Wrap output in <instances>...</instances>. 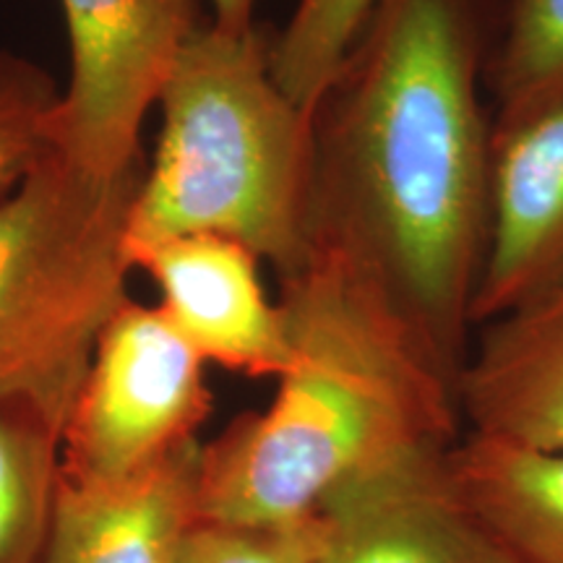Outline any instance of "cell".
<instances>
[{
    "label": "cell",
    "mask_w": 563,
    "mask_h": 563,
    "mask_svg": "<svg viewBox=\"0 0 563 563\" xmlns=\"http://www.w3.org/2000/svg\"><path fill=\"white\" fill-rule=\"evenodd\" d=\"M70 81L58 95L51 150L100 178L141 157V125L159 100L188 37L203 24L199 0H60Z\"/></svg>",
    "instance_id": "cell-6"
},
{
    "label": "cell",
    "mask_w": 563,
    "mask_h": 563,
    "mask_svg": "<svg viewBox=\"0 0 563 563\" xmlns=\"http://www.w3.org/2000/svg\"><path fill=\"white\" fill-rule=\"evenodd\" d=\"M144 159L100 178L47 150L0 199V402L63 433L97 342L129 300Z\"/></svg>",
    "instance_id": "cell-4"
},
{
    "label": "cell",
    "mask_w": 563,
    "mask_h": 563,
    "mask_svg": "<svg viewBox=\"0 0 563 563\" xmlns=\"http://www.w3.org/2000/svg\"><path fill=\"white\" fill-rule=\"evenodd\" d=\"M378 3L382 0H298L285 30L274 32V81L308 115Z\"/></svg>",
    "instance_id": "cell-15"
},
{
    "label": "cell",
    "mask_w": 563,
    "mask_h": 563,
    "mask_svg": "<svg viewBox=\"0 0 563 563\" xmlns=\"http://www.w3.org/2000/svg\"><path fill=\"white\" fill-rule=\"evenodd\" d=\"M279 282L290 361L264 412L201 443V522H300L342 485L462 435L456 382L368 272L313 251Z\"/></svg>",
    "instance_id": "cell-2"
},
{
    "label": "cell",
    "mask_w": 563,
    "mask_h": 563,
    "mask_svg": "<svg viewBox=\"0 0 563 563\" xmlns=\"http://www.w3.org/2000/svg\"><path fill=\"white\" fill-rule=\"evenodd\" d=\"M563 279V100L490 131L488 243L473 327L525 306Z\"/></svg>",
    "instance_id": "cell-8"
},
{
    "label": "cell",
    "mask_w": 563,
    "mask_h": 563,
    "mask_svg": "<svg viewBox=\"0 0 563 563\" xmlns=\"http://www.w3.org/2000/svg\"><path fill=\"white\" fill-rule=\"evenodd\" d=\"M209 412L207 361L159 306L125 300L70 405L60 467L74 481H125L199 441Z\"/></svg>",
    "instance_id": "cell-5"
},
{
    "label": "cell",
    "mask_w": 563,
    "mask_h": 563,
    "mask_svg": "<svg viewBox=\"0 0 563 563\" xmlns=\"http://www.w3.org/2000/svg\"><path fill=\"white\" fill-rule=\"evenodd\" d=\"M201 441L115 483L63 473L42 563H178L199 514Z\"/></svg>",
    "instance_id": "cell-10"
},
{
    "label": "cell",
    "mask_w": 563,
    "mask_h": 563,
    "mask_svg": "<svg viewBox=\"0 0 563 563\" xmlns=\"http://www.w3.org/2000/svg\"><path fill=\"white\" fill-rule=\"evenodd\" d=\"M323 543L321 517L290 525L199 522L178 563H316Z\"/></svg>",
    "instance_id": "cell-17"
},
{
    "label": "cell",
    "mask_w": 563,
    "mask_h": 563,
    "mask_svg": "<svg viewBox=\"0 0 563 563\" xmlns=\"http://www.w3.org/2000/svg\"><path fill=\"white\" fill-rule=\"evenodd\" d=\"M456 399L470 433L563 452V279L477 327Z\"/></svg>",
    "instance_id": "cell-11"
},
{
    "label": "cell",
    "mask_w": 563,
    "mask_h": 563,
    "mask_svg": "<svg viewBox=\"0 0 563 563\" xmlns=\"http://www.w3.org/2000/svg\"><path fill=\"white\" fill-rule=\"evenodd\" d=\"M262 24L188 37L159 91L162 131L129 222V256L180 235L243 243L279 279L311 258V115L272 74Z\"/></svg>",
    "instance_id": "cell-3"
},
{
    "label": "cell",
    "mask_w": 563,
    "mask_h": 563,
    "mask_svg": "<svg viewBox=\"0 0 563 563\" xmlns=\"http://www.w3.org/2000/svg\"><path fill=\"white\" fill-rule=\"evenodd\" d=\"M449 449L407 454L332 493L316 563H522L454 490Z\"/></svg>",
    "instance_id": "cell-7"
},
{
    "label": "cell",
    "mask_w": 563,
    "mask_h": 563,
    "mask_svg": "<svg viewBox=\"0 0 563 563\" xmlns=\"http://www.w3.org/2000/svg\"><path fill=\"white\" fill-rule=\"evenodd\" d=\"M256 5L258 0H209V21L220 30H249L256 24Z\"/></svg>",
    "instance_id": "cell-18"
},
{
    "label": "cell",
    "mask_w": 563,
    "mask_h": 563,
    "mask_svg": "<svg viewBox=\"0 0 563 563\" xmlns=\"http://www.w3.org/2000/svg\"><path fill=\"white\" fill-rule=\"evenodd\" d=\"M493 0H382L311 110V253L371 274L454 382L488 243Z\"/></svg>",
    "instance_id": "cell-1"
},
{
    "label": "cell",
    "mask_w": 563,
    "mask_h": 563,
    "mask_svg": "<svg viewBox=\"0 0 563 563\" xmlns=\"http://www.w3.org/2000/svg\"><path fill=\"white\" fill-rule=\"evenodd\" d=\"M251 249L222 235L167 238L136 251L133 269L159 287V311L203 361L251 378H277L290 361L279 302L266 298Z\"/></svg>",
    "instance_id": "cell-9"
},
{
    "label": "cell",
    "mask_w": 563,
    "mask_h": 563,
    "mask_svg": "<svg viewBox=\"0 0 563 563\" xmlns=\"http://www.w3.org/2000/svg\"><path fill=\"white\" fill-rule=\"evenodd\" d=\"M483 89L493 129L563 100V0H493Z\"/></svg>",
    "instance_id": "cell-13"
},
{
    "label": "cell",
    "mask_w": 563,
    "mask_h": 563,
    "mask_svg": "<svg viewBox=\"0 0 563 563\" xmlns=\"http://www.w3.org/2000/svg\"><path fill=\"white\" fill-rule=\"evenodd\" d=\"M58 483V428L0 402V563H42Z\"/></svg>",
    "instance_id": "cell-14"
},
{
    "label": "cell",
    "mask_w": 563,
    "mask_h": 563,
    "mask_svg": "<svg viewBox=\"0 0 563 563\" xmlns=\"http://www.w3.org/2000/svg\"><path fill=\"white\" fill-rule=\"evenodd\" d=\"M460 498L522 563H563V452L464 431L446 452Z\"/></svg>",
    "instance_id": "cell-12"
},
{
    "label": "cell",
    "mask_w": 563,
    "mask_h": 563,
    "mask_svg": "<svg viewBox=\"0 0 563 563\" xmlns=\"http://www.w3.org/2000/svg\"><path fill=\"white\" fill-rule=\"evenodd\" d=\"M58 91L45 70L0 53V199L51 150L47 125Z\"/></svg>",
    "instance_id": "cell-16"
}]
</instances>
